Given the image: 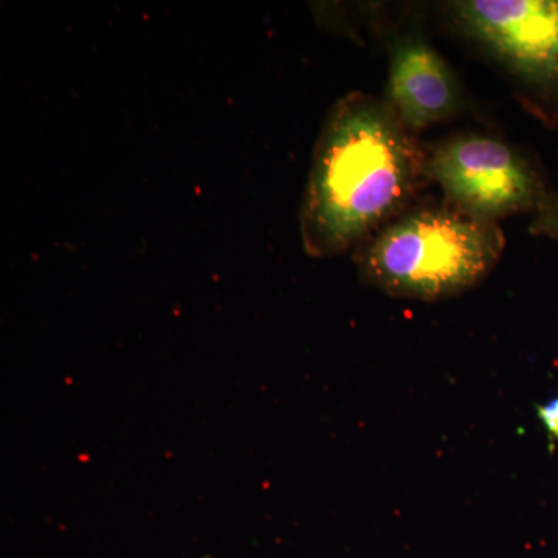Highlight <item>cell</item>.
<instances>
[{
    "label": "cell",
    "instance_id": "1",
    "mask_svg": "<svg viewBox=\"0 0 558 558\" xmlns=\"http://www.w3.org/2000/svg\"><path fill=\"white\" fill-rule=\"evenodd\" d=\"M428 182L418 135L384 97L349 92L330 108L315 143L300 211L304 252L312 258L355 252Z\"/></svg>",
    "mask_w": 558,
    "mask_h": 558
},
{
    "label": "cell",
    "instance_id": "2",
    "mask_svg": "<svg viewBox=\"0 0 558 558\" xmlns=\"http://www.w3.org/2000/svg\"><path fill=\"white\" fill-rule=\"evenodd\" d=\"M506 236L449 202L417 199L354 252L359 277L396 299L439 301L461 295L488 277Z\"/></svg>",
    "mask_w": 558,
    "mask_h": 558
},
{
    "label": "cell",
    "instance_id": "3",
    "mask_svg": "<svg viewBox=\"0 0 558 558\" xmlns=\"http://www.w3.org/2000/svg\"><path fill=\"white\" fill-rule=\"evenodd\" d=\"M446 16L512 81L532 116L558 126V0H457Z\"/></svg>",
    "mask_w": 558,
    "mask_h": 558
},
{
    "label": "cell",
    "instance_id": "4",
    "mask_svg": "<svg viewBox=\"0 0 558 558\" xmlns=\"http://www.w3.org/2000/svg\"><path fill=\"white\" fill-rule=\"evenodd\" d=\"M427 175L451 207L490 223L537 215L550 194L542 172L520 149L473 132L429 146Z\"/></svg>",
    "mask_w": 558,
    "mask_h": 558
},
{
    "label": "cell",
    "instance_id": "5",
    "mask_svg": "<svg viewBox=\"0 0 558 558\" xmlns=\"http://www.w3.org/2000/svg\"><path fill=\"white\" fill-rule=\"evenodd\" d=\"M385 47L389 64L384 98L411 132L418 135L465 108L458 76L424 32L385 28Z\"/></svg>",
    "mask_w": 558,
    "mask_h": 558
},
{
    "label": "cell",
    "instance_id": "6",
    "mask_svg": "<svg viewBox=\"0 0 558 558\" xmlns=\"http://www.w3.org/2000/svg\"><path fill=\"white\" fill-rule=\"evenodd\" d=\"M529 233L532 236L558 241V190L550 191L545 205L539 208L537 215L532 216Z\"/></svg>",
    "mask_w": 558,
    "mask_h": 558
},
{
    "label": "cell",
    "instance_id": "7",
    "mask_svg": "<svg viewBox=\"0 0 558 558\" xmlns=\"http://www.w3.org/2000/svg\"><path fill=\"white\" fill-rule=\"evenodd\" d=\"M537 417L550 444H558V396L537 407Z\"/></svg>",
    "mask_w": 558,
    "mask_h": 558
}]
</instances>
